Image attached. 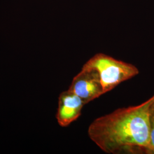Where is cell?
Listing matches in <instances>:
<instances>
[{"instance_id":"cell-1","label":"cell","mask_w":154,"mask_h":154,"mask_svg":"<svg viewBox=\"0 0 154 154\" xmlns=\"http://www.w3.org/2000/svg\"><path fill=\"white\" fill-rule=\"evenodd\" d=\"M154 95L140 105L123 107L95 119L90 139L107 154H152L149 109Z\"/></svg>"},{"instance_id":"cell-2","label":"cell","mask_w":154,"mask_h":154,"mask_svg":"<svg viewBox=\"0 0 154 154\" xmlns=\"http://www.w3.org/2000/svg\"><path fill=\"white\" fill-rule=\"evenodd\" d=\"M82 68L93 69L99 74L104 94L139 74L134 65L116 60L103 53H98L89 59Z\"/></svg>"},{"instance_id":"cell-3","label":"cell","mask_w":154,"mask_h":154,"mask_svg":"<svg viewBox=\"0 0 154 154\" xmlns=\"http://www.w3.org/2000/svg\"><path fill=\"white\" fill-rule=\"evenodd\" d=\"M68 90L82 99L86 105L104 94L98 72L84 68L74 77Z\"/></svg>"},{"instance_id":"cell-4","label":"cell","mask_w":154,"mask_h":154,"mask_svg":"<svg viewBox=\"0 0 154 154\" xmlns=\"http://www.w3.org/2000/svg\"><path fill=\"white\" fill-rule=\"evenodd\" d=\"M86 105L82 99L67 90L60 95L56 118L62 127H67L76 121L81 115Z\"/></svg>"},{"instance_id":"cell-5","label":"cell","mask_w":154,"mask_h":154,"mask_svg":"<svg viewBox=\"0 0 154 154\" xmlns=\"http://www.w3.org/2000/svg\"><path fill=\"white\" fill-rule=\"evenodd\" d=\"M150 144L152 154H154V99L149 109Z\"/></svg>"}]
</instances>
